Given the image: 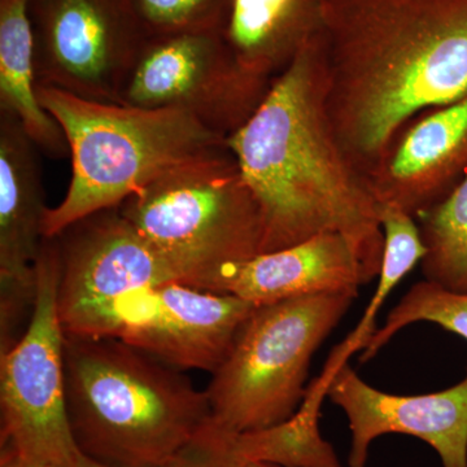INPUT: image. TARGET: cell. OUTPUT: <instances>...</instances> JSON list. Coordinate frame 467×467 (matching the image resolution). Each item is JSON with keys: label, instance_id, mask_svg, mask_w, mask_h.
I'll list each match as a JSON object with an SVG mask.
<instances>
[{"label": "cell", "instance_id": "15", "mask_svg": "<svg viewBox=\"0 0 467 467\" xmlns=\"http://www.w3.org/2000/svg\"><path fill=\"white\" fill-rule=\"evenodd\" d=\"M374 278L352 239L342 233H322L227 267L211 291L266 306L309 295L358 291Z\"/></svg>", "mask_w": 467, "mask_h": 467}, {"label": "cell", "instance_id": "16", "mask_svg": "<svg viewBox=\"0 0 467 467\" xmlns=\"http://www.w3.org/2000/svg\"><path fill=\"white\" fill-rule=\"evenodd\" d=\"M325 0H227L220 34L239 64L275 81L324 27Z\"/></svg>", "mask_w": 467, "mask_h": 467}, {"label": "cell", "instance_id": "19", "mask_svg": "<svg viewBox=\"0 0 467 467\" xmlns=\"http://www.w3.org/2000/svg\"><path fill=\"white\" fill-rule=\"evenodd\" d=\"M417 220L426 247L420 263L423 278L467 292V177L447 201Z\"/></svg>", "mask_w": 467, "mask_h": 467}, {"label": "cell", "instance_id": "20", "mask_svg": "<svg viewBox=\"0 0 467 467\" xmlns=\"http://www.w3.org/2000/svg\"><path fill=\"white\" fill-rule=\"evenodd\" d=\"M417 322H431L467 342V292L448 290L434 282H418L387 315L361 350L359 362L370 361L399 331Z\"/></svg>", "mask_w": 467, "mask_h": 467}, {"label": "cell", "instance_id": "23", "mask_svg": "<svg viewBox=\"0 0 467 467\" xmlns=\"http://www.w3.org/2000/svg\"><path fill=\"white\" fill-rule=\"evenodd\" d=\"M0 467H75V463L27 459L11 451H0Z\"/></svg>", "mask_w": 467, "mask_h": 467}, {"label": "cell", "instance_id": "22", "mask_svg": "<svg viewBox=\"0 0 467 467\" xmlns=\"http://www.w3.org/2000/svg\"><path fill=\"white\" fill-rule=\"evenodd\" d=\"M257 432L227 431L213 420L192 441L158 467H243L252 461H263L264 453ZM75 467H104L77 453Z\"/></svg>", "mask_w": 467, "mask_h": 467}, {"label": "cell", "instance_id": "17", "mask_svg": "<svg viewBox=\"0 0 467 467\" xmlns=\"http://www.w3.org/2000/svg\"><path fill=\"white\" fill-rule=\"evenodd\" d=\"M36 86L27 0H0V112L16 117L43 152L67 158L66 134L39 103Z\"/></svg>", "mask_w": 467, "mask_h": 467}, {"label": "cell", "instance_id": "6", "mask_svg": "<svg viewBox=\"0 0 467 467\" xmlns=\"http://www.w3.org/2000/svg\"><path fill=\"white\" fill-rule=\"evenodd\" d=\"M358 291L256 306L207 389L212 420L227 431H261L299 410L310 361Z\"/></svg>", "mask_w": 467, "mask_h": 467}, {"label": "cell", "instance_id": "8", "mask_svg": "<svg viewBox=\"0 0 467 467\" xmlns=\"http://www.w3.org/2000/svg\"><path fill=\"white\" fill-rule=\"evenodd\" d=\"M57 312L67 337H115L119 310L138 292L180 273L119 212L104 209L57 236Z\"/></svg>", "mask_w": 467, "mask_h": 467}, {"label": "cell", "instance_id": "13", "mask_svg": "<svg viewBox=\"0 0 467 467\" xmlns=\"http://www.w3.org/2000/svg\"><path fill=\"white\" fill-rule=\"evenodd\" d=\"M327 398L348 420L349 467H367L371 442L387 434L427 442L442 467H467V370L450 389L404 396L374 389L347 364L334 374Z\"/></svg>", "mask_w": 467, "mask_h": 467}, {"label": "cell", "instance_id": "11", "mask_svg": "<svg viewBox=\"0 0 467 467\" xmlns=\"http://www.w3.org/2000/svg\"><path fill=\"white\" fill-rule=\"evenodd\" d=\"M254 308L234 295L168 282L126 301L115 337L169 367L214 373Z\"/></svg>", "mask_w": 467, "mask_h": 467}, {"label": "cell", "instance_id": "7", "mask_svg": "<svg viewBox=\"0 0 467 467\" xmlns=\"http://www.w3.org/2000/svg\"><path fill=\"white\" fill-rule=\"evenodd\" d=\"M57 239L45 238L36 261V303L14 347L0 353V450L27 459L75 463L66 407V333L57 312Z\"/></svg>", "mask_w": 467, "mask_h": 467}, {"label": "cell", "instance_id": "2", "mask_svg": "<svg viewBox=\"0 0 467 467\" xmlns=\"http://www.w3.org/2000/svg\"><path fill=\"white\" fill-rule=\"evenodd\" d=\"M227 144L260 205L263 254L342 233L379 276L384 235L378 204L326 115L322 30Z\"/></svg>", "mask_w": 467, "mask_h": 467}, {"label": "cell", "instance_id": "3", "mask_svg": "<svg viewBox=\"0 0 467 467\" xmlns=\"http://www.w3.org/2000/svg\"><path fill=\"white\" fill-rule=\"evenodd\" d=\"M67 422L79 453L104 467H158L211 420L207 392L119 337H67Z\"/></svg>", "mask_w": 467, "mask_h": 467}, {"label": "cell", "instance_id": "18", "mask_svg": "<svg viewBox=\"0 0 467 467\" xmlns=\"http://www.w3.org/2000/svg\"><path fill=\"white\" fill-rule=\"evenodd\" d=\"M378 217L384 235L379 282L355 330L340 346L335 347L321 376L313 380L316 387L325 393H327L328 384L334 374L344 365L348 364L353 353L364 349L368 339L376 333L377 313L382 308L384 301L393 288L400 284L426 254V247L420 238L416 218L411 217L401 208L387 202L378 204Z\"/></svg>", "mask_w": 467, "mask_h": 467}, {"label": "cell", "instance_id": "12", "mask_svg": "<svg viewBox=\"0 0 467 467\" xmlns=\"http://www.w3.org/2000/svg\"><path fill=\"white\" fill-rule=\"evenodd\" d=\"M38 150L16 117L0 112V353L20 339L36 303L47 211Z\"/></svg>", "mask_w": 467, "mask_h": 467}, {"label": "cell", "instance_id": "24", "mask_svg": "<svg viewBox=\"0 0 467 467\" xmlns=\"http://www.w3.org/2000/svg\"><path fill=\"white\" fill-rule=\"evenodd\" d=\"M243 467H287L279 465V463L267 462V461H252V462L245 463Z\"/></svg>", "mask_w": 467, "mask_h": 467}, {"label": "cell", "instance_id": "5", "mask_svg": "<svg viewBox=\"0 0 467 467\" xmlns=\"http://www.w3.org/2000/svg\"><path fill=\"white\" fill-rule=\"evenodd\" d=\"M117 207L192 287L211 291L227 267L263 254L260 205L232 150L175 169Z\"/></svg>", "mask_w": 467, "mask_h": 467}, {"label": "cell", "instance_id": "1", "mask_svg": "<svg viewBox=\"0 0 467 467\" xmlns=\"http://www.w3.org/2000/svg\"><path fill=\"white\" fill-rule=\"evenodd\" d=\"M325 109L362 177L423 110L467 95V0H325Z\"/></svg>", "mask_w": 467, "mask_h": 467}, {"label": "cell", "instance_id": "4", "mask_svg": "<svg viewBox=\"0 0 467 467\" xmlns=\"http://www.w3.org/2000/svg\"><path fill=\"white\" fill-rule=\"evenodd\" d=\"M36 95L63 129L72 159L66 198L46 211L45 238L117 207L175 169L230 150L226 137L181 110L98 103L42 85Z\"/></svg>", "mask_w": 467, "mask_h": 467}, {"label": "cell", "instance_id": "10", "mask_svg": "<svg viewBox=\"0 0 467 467\" xmlns=\"http://www.w3.org/2000/svg\"><path fill=\"white\" fill-rule=\"evenodd\" d=\"M38 85L119 104L144 36L125 0H27Z\"/></svg>", "mask_w": 467, "mask_h": 467}, {"label": "cell", "instance_id": "21", "mask_svg": "<svg viewBox=\"0 0 467 467\" xmlns=\"http://www.w3.org/2000/svg\"><path fill=\"white\" fill-rule=\"evenodd\" d=\"M144 38L220 32L227 0H125Z\"/></svg>", "mask_w": 467, "mask_h": 467}, {"label": "cell", "instance_id": "9", "mask_svg": "<svg viewBox=\"0 0 467 467\" xmlns=\"http://www.w3.org/2000/svg\"><path fill=\"white\" fill-rule=\"evenodd\" d=\"M273 82L248 72L220 32L144 38L119 91V104L189 113L229 138L256 112Z\"/></svg>", "mask_w": 467, "mask_h": 467}, {"label": "cell", "instance_id": "14", "mask_svg": "<svg viewBox=\"0 0 467 467\" xmlns=\"http://www.w3.org/2000/svg\"><path fill=\"white\" fill-rule=\"evenodd\" d=\"M467 177V95L423 110L396 131L367 183L377 204L411 217L447 201Z\"/></svg>", "mask_w": 467, "mask_h": 467}]
</instances>
